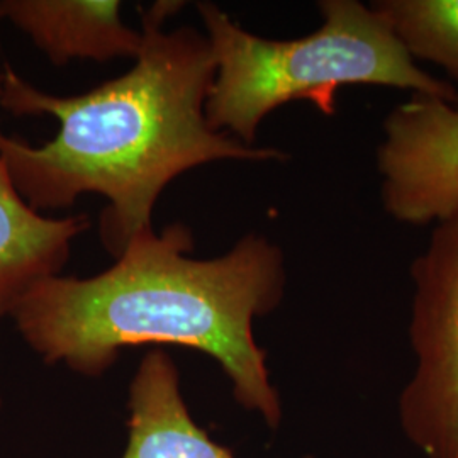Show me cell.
Here are the masks:
<instances>
[{
    "label": "cell",
    "instance_id": "cell-6",
    "mask_svg": "<svg viewBox=\"0 0 458 458\" xmlns=\"http://www.w3.org/2000/svg\"><path fill=\"white\" fill-rule=\"evenodd\" d=\"M119 0H0V21L26 34L53 65L136 58L143 33L121 17Z\"/></svg>",
    "mask_w": 458,
    "mask_h": 458
},
{
    "label": "cell",
    "instance_id": "cell-8",
    "mask_svg": "<svg viewBox=\"0 0 458 458\" xmlns=\"http://www.w3.org/2000/svg\"><path fill=\"white\" fill-rule=\"evenodd\" d=\"M130 440L123 458H236L194 423L174 360L151 350L130 387Z\"/></svg>",
    "mask_w": 458,
    "mask_h": 458
},
{
    "label": "cell",
    "instance_id": "cell-4",
    "mask_svg": "<svg viewBox=\"0 0 458 458\" xmlns=\"http://www.w3.org/2000/svg\"><path fill=\"white\" fill-rule=\"evenodd\" d=\"M411 278L416 370L399 397V421L426 458H458V208L435 223Z\"/></svg>",
    "mask_w": 458,
    "mask_h": 458
},
{
    "label": "cell",
    "instance_id": "cell-7",
    "mask_svg": "<svg viewBox=\"0 0 458 458\" xmlns=\"http://www.w3.org/2000/svg\"><path fill=\"white\" fill-rule=\"evenodd\" d=\"M87 216L51 217L19 196L0 162V318L13 316L36 284L60 276Z\"/></svg>",
    "mask_w": 458,
    "mask_h": 458
},
{
    "label": "cell",
    "instance_id": "cell-5",
    "mask_svg": "<svg viewBox=\"0 0 458 458\" xmlns=\"http://www.w3.org/2000/svg\"><path fill=\"white\" fill-rule=\"evenodd\" d=\"M380 199L399 223L425 226L458 208V96L412 94L384 119Z\"/></svg>",
    "mask_w": 458,
    "mask_h": 458
},
{
    "label": "cell",
    "instance_id": "cell-2",
    "mask_svg": "<svg viewBox=\"0 0 458 458\" xmlns=\"http://www.w3.org/2000/svg\"><path fill=\"white\" fill-rule=\"evenodd\" d=\"M192 250L187 225L149 229L98 276L41 280L11 318L45 363L81 376H102L131 346L202 352L229 377L238 404L274 429L282 406L253 321L282 302L284 253L260 234H246L211 260L192 259Z\"/></svg>",
    "mask_w": 458,
    "mask_h": 458
},
{
    "label": "cell",
    "instance_id": "cell-9",
    "mask_svg": "<svg viewBox=\"0 0 458 458\" xmlns=\"http://www.w3.org/2000/svg\"><path fill=\"white\" fill-rule=\"evenodd\" d=\"M372 9L410 51L458 85V0H378Z\"/></svg>",
    "mask_w": 458,
    "mask_h": 458
},
{
    "label": "cell",
    "instance_id": "cell-1",
    "mask_svg": "<svg viewBox=\"0 0 458 458\" xmlns=\"http://www.w3.org/2000/svg\"><path fill=\"white\" fill-rule=\"evenodd\" d=\"M157 2L143 14V45L121 77L81 96H53L4 65L0 107L16 117L53 115L60 126L39 147L0 131V162L34 211H65L83 194L107 199L100 242L119 257L151 216L165 187L219 160H284L276 148L250 147L213 130L206 117L216 60L191 26L164 31L182 9Z\"/></svg>",
    "mask_w": 458,
    "mask_h": 458
},
{
    "label": "cell",
    "instance_id": "cell-3",
    "mask_svg": "<svg viewBox=\"0 0 458 458\" xmlns=\"http://www.w3.org/2000/svg\"><path fill=\"white\" fill-rule=\"evenodd\" d=\"M323 24L302 38L276 41L248 33L214 2L197 13L216 60L206 102L209 126L255 147L263 119L278 107L310 100L335 114L344 85H384L455 100L457 87L429 75L376 11L357 0L318 4Z\"/></svg>",
    "mask_w": 458,
    "mask_h": 458
},
{
    "label": "cell",
    "instance_id": "cell-10",
    "mask_svg": "<svg viewBox=\"0 0 458 458\" xmlns=\"http://www.w3.org/2000/svg\"><path fill=\"white\" fill-rule=\"evenodd\" d=\"M2 82H4V65H0V96H2Z\"/></svg>",
    "mask_w": 458,
    "mask_h": 458
}]
</instances>
